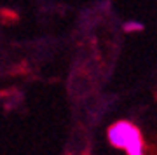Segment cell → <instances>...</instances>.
<instances>
[{"instance_id":"obj_1","label":"cell","mask_w":157,"mask_h":155,"mask_svg":"<svg viewBox=\"0 0 157 155\" xmlns=\"http://www.w3.org/2000/svg\"><path fill=\"white\" fill-rule=\"evenodd\" d=\"M108 141L115 148H122L128 155H141L145 150V145H143L138 127L128 120L115 122L108 129Z\"/></svg>"},{"instance_id":"obj_2","label":"cell","mask_w":157,"mask_h":155,"mask_svg":"<svg viewBox=\"0 0 157 155\" xmlns=\"http://www.w3.org/2000/svg\"><path fill=\"white\" fill-rule=\"evenodd\" d=\"M133 30H136V32H140V30H143V25L141 23H138V21H129V23H126V32H133Z\"/></svg>"}]
</instances>
